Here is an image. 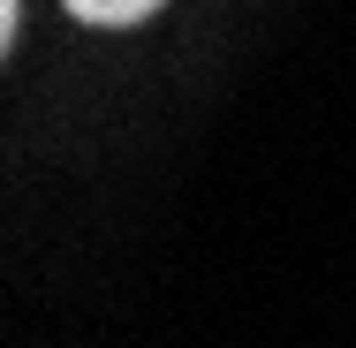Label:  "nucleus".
Masks as SVG:
<instances>
[{"mask_svg": "<svg viewBox=\"0 0 356 348\" xmlns=\"http://www.w3.org/2000/svg\"><path fill=\"white\" fill-rule=\"evenodd\" d=\"M76 23H99V31H129V23H144V15H159L167 0H61Z\"/></svg>", "mask_w": 356, "mask_h": 348, "instance_id": "1", "label": "nucleus"}, {"mask_svg": "<svg viewBox=\"0 0 356 348\" xmlns=\"http://www.w3.org/2000/svg\"><path fill=\"white\" fill-rule=\"evenodd\" d=\"M15 46V0H0V53Z\"/></svg>", "mask_w": 356, "mask_h": 348, "instance_id": "2", "label": "nucleus"}]
</instances>
